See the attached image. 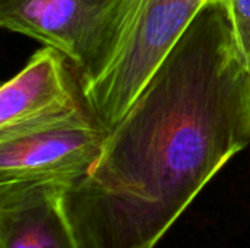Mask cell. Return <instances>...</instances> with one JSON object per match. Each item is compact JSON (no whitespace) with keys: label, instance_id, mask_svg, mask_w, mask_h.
<instances>
[{"label":"cell","instance_id":"6da1fadb","mask_svg":"<svg viewBox=\"0 0 250 248\" xmlns=\"http://www.w3.org/2000/svg\"><path fill=\"white\" fill-rule=\"evenodd\" d=\"M249 143L250 70L211 0L67 190L89 248H157Z\"/></svg>","mask_w":250,"mask_h":248},{"label":"cell","instance_id":"7a4b0ae2","mask_svg":"<svg viewBox=\"0 0 250 248\" xmlns=\"http://www.w3.org/2000/svg\"><path fill=\"white\" fill-rule=\"evenodd\" d=\"M211 0H117L110 41L79 79L89 115L110 132Z\"/></svg>","mask_w":250,"mask_h":248},{"label":"cell","instance_id":"3957f363","mask_svg":"<svg viewBox=\"0 0 250 248\" xmlns=\"http://www.w3.org/2000/svg\"><path fill=\"white\" fill-rule=\"evenodd\" d=\"M107 130L86 108L51 124L0 137V186L62 183L69 187L98 159Z\"/></svg>","mask_w":250,"mask_h":248},{"label":"cell","instance_id":"277c9868","mask_svg":"<svg viewBox=\"0 0 250 248\" xmlns=\"http://www.w3.org/2000/svg\"><path fill=\"white\" fill-rule=\"evenodd\" d=\"M117 0H0V26L63 53L82 76L103 56Z\"/></svg>","mask_w":250,"mask_h":248},{"label":"cell","instance_id":"5b68a950","mask_svg":"<svg viewBox=\"0 0 250 248\" xmlns=\"http://www.w3.org/2000/svg\"><path fill=\"white\" fill-rule=\"evenodd\" d=\"M67 57L44 45L0 89V137L63 120L85 108Z\"/></svg>","mask_w":250,"mask_h":248},{"label":"cell","instance_id":"8992f818","mask_svg":"<svg viewBox=\"0 0 250 248\" xmlns=\"http://www.w3.org/2000/svg\"><path fill=\"white\" fill-rule=\"evenodd\" d=\"M69 186H0V248H89L70 209Z\"/></svg>","mask_w":250,"mask_h":248},{"label":"cell","instance_id":"52a82bcc","mask_svg":"<svg viewBox=\"0 0 250 248\" xmlns=\"http://www.w3.org/2000/svg\"><path fill=\"white\" fill-rule=\"evenodd\" d=\"M226 12L233 39L250 70V0H218Z\"/></svg>","mask_w":250,"mask_h":248}]
</instances>
